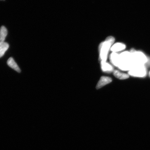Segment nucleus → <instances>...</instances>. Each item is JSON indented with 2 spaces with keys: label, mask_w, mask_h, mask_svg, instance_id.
Masks as SVG:
<instances>
[{
  "label": "nucleus",
  "mask_w": 150,
  "mask_h": 150,
  "mask_svg": "<svg viewBox=\"0 0 150 150\" xmlns=\"http://www.w3.org/2000/svg\"><path fill=\"white\" fill-rule=\"evenodd\" d=\"M141 65H138L137 67L135 66L132 70L129 71L128 74L134 76L142 77L145 76L146 74L145 69Z\"/></svg>",
  "instance_id": "nucleus-3"
},
{
  "label": "nucleus",
  "mask_w": 150,
  "mask_h": 150,
  "mask_svg": "<svg viewBox=\"0 0 150 150\" xmlns=\"http://www.w3.org/2000/svg\"><path fill=\"white\" fill-rule=\"evenodd\" d=\"M114 76L116 78L120 80H125L128 79L129 76L128 74L122 73L117 70H114L113 71Z\"/></svg>",
  "instance_id": "nucleus-9"
},
{
  "label": "nucleus",
  "mask_w": 150,
  "mask_h": 150,
  "mask_svg": "<svg viewBox=\"0 0 150 150\" xmlns=\"http://www.w3.org/2000/svg\"><path fill=\"white\" fill-rule=\"evenodd\" d=\"M130 52L132 56V62L135 65H142L147 62V57L142 52L137 51L134 49L131 50Z\"/></svg>",
  "instance_id": "nucleus-2"
},
{
  "label": "nucleus",
  "mask_w": 150,
  "mask_h": 150,
  "mask_svg": "<svg viewBox=\"0 0 150 150\" xmlns=\"http://www.w3.org/2000/svg\"><path fill=\"white\" fill-rule=\"evenodd\" d=\"M1 1H4V0H1Z\"/></svg>",
  "instance_id": "nucleus-13"
},
{
  "label": "nucleus",
  "mask_w": 150,
  "mask_h": 150,
  "mask_svg": "<svg viewBox=\"0 0 150 150\" xmlns=\"http://www.w3.org/2000/svg\"><path fill=\"white\" fill-rule=\"evenodd\" d=\"M100 65L101 69L103 72L109 73L114 71L113 67L106 61H101Z\"/></svg>",
  "instance_id": "nucleus-7"
},
{
  "label": "nucleus",
  "mask_w": 150,
  "mask_h": 150,
  "mask_svg": "<svg viewBox=\"0 0 150 150\" xmlns=\"http://www.w3.org/2000/svg\"><path fill=\"white\" fill-rule=\"evenodd\" d=\"M7 34L8 31L6 28L4 26H1L0 29V42H5Z\"/></svg>",
  "instance_id": "nucleus-11"
},
{
  "label": "nucleus",
  "mask_w": 150,
  "mask_h": 150,
  "mask_svg": "<svg viewBox=\"0 0 150 150\" xmlns=\"http://www.w3.org/2000/svg\"><path fill=\"white\" fill-rule=\"evenodd\" d=\"M115 41V39L113 37L109 36L99 45V52L100 61H106L109 52Z\"/></svg>",
  "instance_id": "nucleus-1"
},
{
  "label": "nucleus",
  "mask_w": 150,
  "mask_h": 150,
  "mask_svg": "<svg viewBox=\"0 0 150 150\" xmlns=\"http://www.w3.org/2000/svg\"><path fill=\"white\" fill-rule=\"evenodd\" d=\"M110 62L116 67H119L120 65L119 54L117 52H112L110 55Z\"/></svg>",
  "instance_id": "nucleus-5"
},
{
  "label": "nucleus",
  "mask_w": 150,
  "mask_h": 150,
  "mask_svg": "<svg viewBox=\"0 0 150 150\" xmlns=\"http://www.w3.org/2000/svg\"><path fill=\"white\" fill-rule=\"evenodd\" d=\"M126 48V46L121 42H117L114 44L110 48L112 52H117L122 51Z\"/></svg>",
  "instance_id": "nucleus-6"
},
{
  "label": "nucleus",
  "mask_w": 150,
  "mask_h": 150,
  "mask_svg": "<svg viewBox=\"0 0 150 150\" xmlns=\"http://www.w3.org/2000/svg\"><path fill=\"white\" fill-rule=\"evenodd\" d=\"M112 81V79L109 77L102 76L101 77L97 84L96 89H100L107 84L110 83Z\"/></svg>",
  "instance_id": "nucleus-4"
},
{
  "label": "nucleus",
  "mask_w": 150,
  "mask_h": 150,
  "mask_svg": "<svg viewBox=\"0 0 150 150\" xmlns=\"http://www.w3.org/2000/svg\"><path fill=\"white\" fill-rule=\"evenodd\" d=\"M149 76L150 77V72H149Z\"/></svg>",
  "instance_id": "nucleus-12"
},
{
  "label": "nucleus",
  "mask_w": 150,
  "mask_h": 150,
  "mask_svg": "<svg viewBox=\"0 0 150 150\" xmlns=\"http://www.w3.org/2000/svg\"><path fill=\"white\" fill-rule=\"evenodd\" d=\"M7 64L11 68L17 71L18 73L21 72L19 67L12 57L9 58L7 61Z\"/></svg>",
  "instance_id": "nucleus-8"
},
{
  "label": "nucleus",
  "mask_w": 150,
  "mask_h": 150,
  "mask_svg": "<svg viewBox=\"0 0 150 150\" xmlns=\"http://www.w3.org/2000/svg\"><path fill=\"white\" fill-rule=\"evenodd\" d=\"M9 47V45L8 43L5 42H0V58L4 55Z\"/></svg>",
  "instance_id": "nucleus-10"
}]
</instances>
